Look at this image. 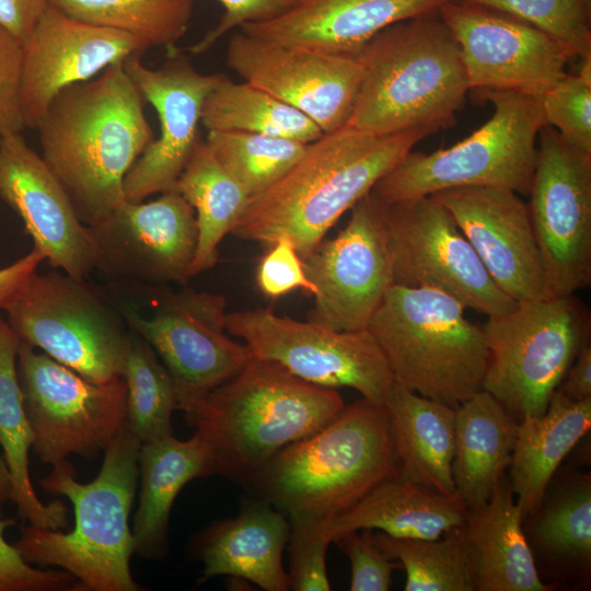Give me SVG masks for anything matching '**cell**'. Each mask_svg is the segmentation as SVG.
<instances>
[{
    "label": "cell",
    "instance_id": "23",
    "mask_svg": "<svg viewBox=\"0 0 591 591\" xmlns=\"http://www.w3.org/2000/svg\"><path fill=\"white\" fill-rule=\"evenodd\" d=\"M148 49L130 34L77 20L50 3L23 43L21 106L26 127L35 130L62 89Z\"/></svg>",
    "mask_w": 591,
    "mask_h": 591
},
{
    "label": "cell",
    "instance_id": "27",
    "mask_svg": "<svg viewBox=\"0 0 591 591\" xmlns=\"http://www.w3.org/2000/svg\"><path fill=\"white\" fill-rule=\"evenodd\" d=\"M523 517L505 476L483 506L466 511L465 543L478 591H548L522 528Z\"/></svg>",
    "mask_w": 591,
    "mask_h": 591
},
{
    "label": "cell",
    "instance_id": "13",
    "mask_svg": "<svg viewBox=\"0 0 591 591\" xmlns=\"http://www.w3.org/2000/svg\"><path fill=\"white\" fill-rule=\"evenodd\" d=\"M225 328L244 341L252 356L277 362L320 386L351 387L363 398L384 404L394 382L383 352L367 329L335 331L260 308L229 312Z\"/></svg>",
    "mask_w": 591,
    "mask_h": 591
},
{
    "label": "cell",
    "instance_id": "43",
    "mask_svg": "<svg viewBox=\"0 0 591 591\" xmlns=\"http://www.w3.org/2000/svg\"><path fill=\"white\" fill-rule=\"evenodd\" d=\"M335 543L351 565V591H387L392 572L399 567L376 546L371 529L346 532Z\"/></svg>",
    "mask_w": 591,
    "mask_h": 591
},
{
    "label": "cell",
    "instance_id": "49",
    "mask_svg": "<svg viewBox=\"0 0 591 591\" xmlns=\"http://www.w3.org/2000/svg\"><path fill=\"white\" fill-rule=\"evenodd\" d=\"M43 262L44 255L33 247L21 258L0 268V312L5 310Z\"/></svg>",
    "mask_w": 591,
    "mask_h": 591
},
{
    "label": "cell",
    "instance_id": "7",
    "mask_svg": "<svg viewBox=\"0 0 591 591\" xmlns=\"http://www.w3.org/2000/svg\"><path fill=\"white\" fill-rule=\"evenodd\" d=\"M464 311L442 291L393 283L366 329L396 382L456 408L483 390L488 362L483 328Z\"/></svg>",
    "mask_w": 591,
    "mask_h": 591
},
{
    "label": "cell",
    "instance_id": "29",
    "mask_svg": "<svg viewBox=\"0 0 591 591\" xmlns=\"http://www.w3.org/2000/svg\"><path fill=\"white\" fill-rule=\"evenodd\" d=\"M518 422L485 390L455 408L452 478L457 497L467 509L485 505L506 476Z\"/></svg>",
    "mask_w": 591,
    "mask_h": 591
},
{
    "label": "cell",
    "instance_id": "5",
    "mask_svg": "<svg viewBox=\"0 0 591 591\" xmlns=\"http://www.w3.org/2000/svg\"><path fill=\"white\" fill-rule=\"evenodd\" d=\"M336 389L250 357L185 415L211 444L219 475L246 486L285 447L315 432L343 408Z\"/></svg>",
    "mask_w": 591,
    "mask_h": 591
},
{
    "label": "cell",
    "instance_id": "30",
    "mask_svg": "<svg viewBox=\"0 0 591 591\" xmlns=\"http://www.w3.org/2000/svg\"><path fill=\"white\" fill-rule=\"evenodd\" d=\"M590 426L591 398L572 401L558 389L543 415L518 422L509 482L523 519L540 510L552 476Z\"/></svg>",
    "mask_w": 591,
    "mask_h": 591
},
{
    "label": "cell",
    "instance_id": "38",
    "mask_svg": "<svg viewBox=\"0 0 591 591\" xmlns=\"http://www.w3.org/2000/svg\"><path fill=\"white\" fill-rule=\"evenodd\" d=\"M205 141L250 198L279 181L309 147L283 137L244 131H208Z\"/></svg>",
    "mask_w": 591,
    "mask_h": 591
},
{
    "label": "cell",
    "instance_id": "15",
    "mask_svg": "<svg viewBox=\"0 0 591 591\" xmlns=\"http://www.w3.org/2000/svg\"><path fill=\"white\" fill-rule=\"evenodd\" d=\"M386 205L394 285L442 291L487 317L517 305L495 283L437 198L430 195Z\"/></svg>",
    "mask_w": 591,
    "mask_h": 591
},
{
    "label": "cell",
    "instance_id": "17",
    "mask_svg": "<svg viewBox=\"0 0 591 591\" xmlns=\"http://www.w3.org/2000/svg\"><path fill=\"white\" fill-rule=\"evenodd\" d=\"M439 14L460 46L470 90L541 97L575 58L548 33L491 8L452 0Z\"/></svg>",
    "mask_w": 591,
    "mask_h": 591
},
{
    "label": "cell",
    "instance_id": "44",
    "mask_svg": "<svg viewBox=\"0 0 591 591\" xmlns=\"http://www.w3.org/2000/svg\"><path fill=\"white\" fill-rule=\"evenodd\" d=\"M13 519H0V591H57L79 587L77 579L63 570L35 568L7 542L5 530Z\"/></svg>",
    "mask_w": 591,
    "mask_h": 591
},
{
    "label": "cell",
    "instance_id": "41",
    "mask_svg": "<svg viewBox=\"0 0 591 591\" xmlns=\"http://www.w3.org/2000/svg\"><path fill=\"white\" fill-rule=\"evenodd\" d=\"M289 552V590L328 591L326 551L333 543L329 517L291 515Z\"/></svg>",
    "mask_w": 591,
    "mask_h": 591
},
{
    "label": "cell",
    "instance_id": "19",
    "mask_svg": "<svg viewBox=\"0 0 591 591\" xmlns=\"http://www.w3.org/2000/svg\"><path fill=\"white\" fill-rule=\"evenodd\" d=\"M227 63L248 82L312 119L324 134L346 125L362 77L354 56L318 53L234 34Z\"/></svg>",
    "mask_w": 591,
    "mask_h": 591
},
{
    "label": "cell",
    "instance_id": "50",
    "mask_svg": "<svg viewBox=\"0 0 591 591\" xmlns=\"http://www.w3.org/2000/svg\"><path fill=\"white\" fill-rule=\"evenodd\" d=\"M558 390L572 401L591 398V346L589 343L578 352Z\"/></svg>",
    "mask_w": 591,
    "mask_h": 591
},
{
    "label": "cell",
    "instance_id": "46",
    "mask_svg": "<svg viewBox=\"0 0 591 591\" xmlns=\"http://www.w3.org/2000/svg\"><path fill=\"white\" fill-rule=\"evenodd\" d=\"M23 44L0 25V137L25 128L21 106Z\"/></svg>",
    "mask_w": 591,
    "mask_h": 591
},
{
    "label": "cell",
    "instance_id": "48",
    "mask_svg": "<svg viewBox=\"0 0 591 591\" xmlns=\"http://www.w3.org/2000/svg\"><path fill=\"white\" fill-rule=\"evenodd\" d=\"M49 5L50 0H0V25L23 44Z\"/></svg>",
    "mask_w": 591,
    "mask_h": 591
},
{
    "label": "cell",
    "instance_id": "39",
    "mask_svg": "<svg viewBox=\"0 0 591 591\" xmlns=\"http://www.w3.org/2000/svg\"><path fill=\"white\" fill-rule=\"evenodd\" d=\"M547 556L565 564L590 568L591 478L575 476L542 509L532 532Z\"/></svg>",
    "mask_w": 591,
    "mask_h": 591
},
{
    "label": "cell",
    "instance_id": "12",
    "mask_svg": "<svg viewBox=\"0 0 591 591\" xmlns=\"http://www.w3.org/2000/svg\"><path fill=\"white\" fill-rule=\"evenodd\" d=\"M150 313L118 306L128 327L155 351L171 374L185 414L206 394L235 375L250 351L230 338L223 296L192 288L158 291Z\"/></svg>",
    "mask_w": 591,
    "mask_h": 591
},
{
    "label": "cell",
    "instance_id": "24",
    "mask_svg": "<svg viewBox=\"0 0 591 591\" xmlns=\"http://www.w3.org/2000/svg\"><path fill=\"white\" fill-rule=\"evenodd\" d=\"M452 0H292L278 15L242 25V32L287 46L356 56L379 32L439 11Z\"/></svg>",
    "mask_w": 591,
    "mask_h": 591
},
{
    "label": "cell",
    "instance_id": "34",
    "mask_svg": "<svg viewBox=\"0 0 591 591\" xmlns=\"http://www.w3.org/2000/svg\"><path fill=\"white\" fill-rule=\"evenodd\" d=\"M200 121L208 131L266 134L303 143L324 135L300 111L248 82L236 83L224 74L205 99Z\"/></svg>",
    "mask_w": 591,
    "mask_h": 591
},
{
    "label": "cell",
    "instance_id": "35",
    "mask_svg": "<svg viewBox=\"0 0 591 591\" xmlns=\"http://www.w3.org/2000/svg\"><path fill=\"white\" fill-rule=\"evenodd\" d=\"M66 14L136 37L149 49H175L190 24L194 0H50Z\"/></svg>",
    "mask_w": 591,
    "mask_h": 591
},
{
    "label": "cell",
    "instance_id": "16",
    "mask_svg": "<svg viewBox=\"0 0 591 591\" xmlns=\"http://www.w3.org/2000/svg\"><path fill=\"white\" fill-rule=\"evenodd\" d=\"M350 210L346 227L302 259L316 287L308 320L341 332L366 329L393 285L387 205L371 190Z\"/></svg>",
    "mask_w": 591,
    "mask_h": 591
},
{
    "label": "cell",
    "instance_id": "25",
    "mask_svg": "<svg viewBox=\"0 0 591 591\" xmlns=\"http://www.w3.org/2000/svg\"><path fill=\"white\" fill-rule=\"evenodd\" d=\"M287 515L264 499L246 501L240 513L198 533L193 552L202 563L199 583L218 576L247 580L266 591L289 590L282 553L290 534Z\"/></svg>",
    "mask_w": 591,
    "mask_h": 591
},
{
    "label": "cell",
    "instance_id": "32",
    "mask_svg": "<svg viewBox=\"0 0 591 591\" xmlns=\"http://www.w3.org/2000/svg\"><path fill=\"white\" fill-rule=\"evenodd\" d=\"M19 345V338L0 314V448L10 472L11 501L24 522L62 530L69 524L67 507L60 500L42 502L30 477L33 432L18 374Z\"/></svg>",
    "mask_w": 591,
    "mask_h": 591
},
{
    "label": "cell",
    "instance_id": "9",
    "mask_svg": "<svg viewBox=\"0 0 591 591\" xmlns=\"http://www.w3.org/2000/svg\"><path fill=\"white\" fill-rule=\"evenodd\" d=\"M488 362L483 390L518 421L543 415L580 349L590 315L573 294L518 302L482 325Z\"/></svg>",
    "mask_w": 591,
    "mask_h": 591
},
{
    "label": "cell",
    "instance_id": "8",
    "mask_svg": "<svg viewBox=\"0 0 591 591\" xmlns=\"http://www.w3.org/2000/svg\"><path fill=\"white\" fill-rule=\"evenodd\" d=\"M494 114L478 129L447 149L409 151L372 192L385 204L463 187H495L529 195L545 123L541 97L509 91H478Z\"/></svg>",
    "mask_w": 591,
    "mask_h": 591
},
{
    "label": "cell",
    "instance_id": "37",
    "mask_svg": "<svg viewBox=\"0 0 591 591\" xmlns=\"http://www.w3.org/2000/svg\"><path fill=\"white\" fill-rule=\"evenodd\" d=\"M123 379L126 424L141 442L173 434L172 416L179 409L171 374L153 348L130 329Z\"/></svg>",
    "mask_w": 591,
    "mask_h": 591
},
{
    "label": "cell",
    "instance_id": "21",
    "mask_svg": "<svg viewBox=\"0 0 591 591\" xmlns=\"http://www.w3.org/2000/svg\"><path fill=\"white\" fill-rule=\"evenodd\" d=\"M0 198L22 219L53 268L86 279L96 268V247L61 184L22 132L0 137Z\"/></svg>",
    "mask_w": 591,
    "mask_h": 591
},
{
    "label": "cell",
    "instance_id": "22",
    "mask_svg": "<svg viewBox=\"0 0 591 591\" xmlns=\"http://www.w3.org/2000/svg\"><path fill=\"white\" fill-rule=\"evenodd\" d=\"M452 215L499 289L515 302L549 297L528 205L503 188L432 194Z\"/></svg>",
    "mask_w": 591,
    "mask_h": 591
},
{
    "label": "cell",
    "instance_id": "51",
    "mask_svg": "<svg viewBox=\"0 0 591 591\" xmlns=\"http://www.w3.org/2000/svg\"><path fill=\"white\" fill-rule=\"evenodd\" d=\"M12 498V484L7 462L0 453V517Z\"/></svg>",
    "mask_w": 591,
    "mask_h": 591
},
{
    "label": "cell",
    "instance_id": "42",
    "mask_svg": "<svg viewBox=\"0 0 591 591\" xmlns=\"http://www.w3.org/2000/svg\"><path fill=\"white\" fill-rule=\"evenodd\" d=\"M546 125L571 146L591 154V82L566 73L541 96Z\"/></svg>",
    "mask_w": 591,
    "mask_h": 591
},
{
    "label": "cell",
    "instance_id": "10",
    "mask_svg": "<svg viewBox=\"0 0 591 591\" xmlns=\"http://www.w3.org/2000/svg\"><path fill=\"white\" fill-rule=\"evenodd\" d=\"M20 341L97 383L123 376L130 328L85 279L34 273L7 305Z\"/></svg>",
    "mask_w": 591,
    "mask_h": 591
},
{
    "label": "cell",
    "instance_id": "3",
    "mask_svg": "<svg viewBox=\"0 0 591 591\" xmlns=\"http://www.w3.org/2000/svg\"><path fill=\"white\" fill-rule=\"evenodd\" d=\"M355 57L362 77L346 125L428 137L455 124L470 88L460 46L439 11L385 27Z\"/></svg>",
    "mask_w": 591,
    "mask_h": 591
},
{
    "label": "cell",
    "instance_id": "26",
    "mask_svg": "<svg viewBox=\"0 0 591 591\" xmlns=\"http://www.w3.org/2000/svg\"><path fill=\"white\" fill-rule=\"evenodd\" d=\"M140 495L131 529L134 553L162 559L169 552V520L173 503L190 480L218 473L215 451L197 430L188 440L174 434L140 444Z\"/></svg>",
    "mask_w": 591,
    "mask_h": 591
},
{
    "label": "cell",
    "instance_id": "14",
    "mask_svg": "<svg viewBox=\"0 0 591 591\" xmlns=\"http://www.w3.org/2000/svg\"><path fill=\"white\" fill-rule=\"evenodd\" d=\"M529 216L549 297L575 294L591 283V154L549 125L537 138Z\"/></svg>",
    "mask_w": 591,
    "mask_h": 591
},
{
    "label": "cell",
    "instance_id": "28",
    "mask_svg": "<svg viewBox=\"0 0 591 591\" xmlns=\"http://www.w3.org/2000/svg\"><path fill=\"white\" fill-rule=\"evenodd\" d=\"M383 405L397 459V476L459 498L452 478L455 408L421 396L395 380Z\"/></svg>",
    "mask_w": 591,
    "mask_h": 591
},
{
    "label": "cell",
    "instance_id": "36",
    "mask_svg": "<svg viewBox=\"0 0 591 591\" xmlns=\"http://www.w3.org/2000/svg\"><path fill=\"white\" fill-rule=\"evenodd\" d=\"M383 554L399 560L406 571V591H475L465 543L464 524L432 540L373 533Z\"/></svg>",
    "mask_w": 591,
    "mask_h": 591
},
{
    "label": "cell",
    "instance_id": "33",
    "mask_svg": "<svg viewBox=\"0 0 591 591\" xmlns=\"http://www.w3.org/2000/svg\"><path fill=\"white\" fill-rule=\"evenodd\" d=\"M172 189L195 210L198 241L190 267L194 277L216 265L219 245L242 216L250 196L201 139Z\"/></svg>",
    "mask_w": 591,
    "mask_h": 591
},
{
    "label": "cell",
    "instance_id": "45",
    "mask_svg": "<svg viewBox=\"0 0 591 591\" xmlns=\"http://www.w3.org/2000/svg\"><path fill=\"white\" fill-rule=\"evenodd\" d=\"M256 281L259 290L269 298H278L297 289L313 297L316 294V287L308 278L301 256L287 236L279 237L262 257Z\"/></svg>",
    "mask_w": 591,
    "mask_h": 591
},
{
    "label": "cell",
    "instance_id": "2",
    "mask_svg": "<svg viewBox=\"0 0 591 591\" xmlns=\"http://www.w3.org/2000/svg\"><path fill=\"white\" fill-rule=\"evenodd\" d=\"M426 137L374 135L348 125L324 134L279 181L250 198L231 234L269 245L287 236L303 259Z\"/></svg>",
    "mask_w": 591,
    "mask_h": 591
},
{
    "label": "cell",
    "instance_id": "11",
    "mask_svg": "<svg viewBox=\"0 0 591 591\" xmlns=\"http://www.w3.org/2000/svg\"><path fill=\"white\" fill-rule=\"evenodd\" d=\"M18 374L32 450L45 464L57 465L71 454L94 459L126 426L123 376L93 382L22 341Z\"/></svg>",
    "mask_w": 591,
    "mask_h": 591
},
{
    "label": "cell",
    "instance_id": "18",
    "mask_svg": "<svg viewBox=\"0 0 591 591\" xmlns=\"http://www.w3.org/2000/svg\"><path fill=\"white\" fill-rule=\"evenodd\" d=\"M96 268L118 282L142 287L185 285L190 279L198 229L194 208L177 192L148 202H123L89 227Z\"/></svg>",
    "mask_w": 591,
    "mask_h": 591
},
{
    "label": "cell",
    "instance_id": "4",
    "mask_svg": "<svg viewBox=\"0 0 591 591\" xmlns=\"http://www.w3.org/2000/svg\"><path fill=\"white\" fill-rule=\"evenodd\" d=\"M140 444L126 424L105 449L101 470L89 483L77 479L76 470L67 460L53 466L39 485L46 493L69 499L74 526L62 533L23 525L13 544L30 564L67 571L84 590L141 589L130 571L135 553L129 525L139 482Z\"/></svg>",
    "mask_w": 591,
    "mask_h": 591
},
{
    "label": "cell",
    "instance_id": "20",
    "mask_svg": "<svg viewBox=\"0 0 591 591\" xmlns=\"http://www.w3.org/2000/svg\"><path fill=\"white\" fill-rule=\"evenodd\" d=\"M160 68L144 66L141 55L124 60V67L144 101L157 111L160 135L128 171L124 181L127 201L140 202L151 195L171 190L200 140L199 124L205 99L221 73L197 71L175 48Z\"/></svg>",
    "mask_w": 591,
    "mask_h": 591
},
{
    "label": "cell",
    "instance_id": "47",
    "mask_svg": "<svg viewBox=\"0 0 591 591\" xmlns=\"http://www.w3.org/2000/svg\"><path fill=\"white\" fill-rule=\"evenodd\" d=\"M224 8L218 25L186 48L197 55L207 51L221 36L246 23L269 20L285 11L292 0H218Z\"/></svg>",
    "mask_w": 591,
    "mask_h": 591
},
{
    "label": "cell",
    "instance_id": "6",
    "mask_svg": "<svg viewBox=\"0 0 591 591\" xmlns=\"http://www.w3.org/2000/svg\"><path fill=\"white\" fill-rule=\"evenodd\" d=\"M397 475L385 407L362 397L280 450L246 487L288 517H334Z\"/></svg>",
    "mask_w": 591,
    "mask_h": 591
},
{
    "label": "cell",
    "instance_id": "31",
    "mask_svg": "<svg viewBox=\"0 0 591 591\" xmlns=\"http://www.w3.org/2000/svg\"><path fill=\"white\" fill-rule=\"evenodd\" d=\"M466 511L459 498L394 476L329 517L328 530L333 541L346 532L363 529L395 537L432 540L464 524Z\"/></svg>",
    "mask_w": 591,
    "mask_h": 591
},
{
    "label": "cell",
    "instance_id": "1",
    "mask_svg": "<svg viewBox=\"0 0 591 591\" xmlns=\"http://www.w3.org/2000/svg\"><path fill=\"white\" fill-rule=\"evenodd\" d=\"M143 105L120 61L62 89L35 128L44 162L88 227L126 201L125 177L153 140Z\"/></svg>",
    "mask_w": 591,
    "mask_h": 591
},
{
    "label": "cell",
    "instance_id": "40",
    "mask_svg": "<svg viewBox=\"0 0 591 591\" xmlns=\"http://www.w3.org/2000/svg\"><path fill=\"white\" fill-rule=\"evenodd\" d=\"M521 19L561 42L575 57L591 55V0H462Z\"/></svg>",
    "mask_w": 591,
    "mask_h": 591
}]
</instances>
